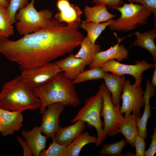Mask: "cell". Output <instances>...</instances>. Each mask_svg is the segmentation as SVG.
<instances>
[{
	"label": "cell",
	"mask_w": 156,
	"mask_h": 156,
	"mask_svg": "<svg viewBox=\"0 0 156 156\" xmlns=\"http://www.w3.org/2000/svg\"><path fill=\"white\" fill-rule=\"evenodd\" d=\"M97 142V137L90 135L88 131L83 132L67 146V156H78L86 145L89 143L96 144Z\"/></svg>",
	"instance_id": "cb8c5ba5"
},
{
	"label": "cell",
	"mask_w": 156,
	"mask_h": 156,
	"mask_svg": "<svg viewBox=\"0 0 156 156\" xmlns=\"http://www.w3.org/2000/svg\"><path fill=\"white\" fill-rule=\"evenodd\" d=\"M151 141L148 149L145 151V156H153L156 153V128L155 127L153 134L151 135Z\"/></svg>",
	"instance_id": "836d02e7"
},
{
	"label": "cell",
	"mask_w": 156,
	"mask_h": 156,
	"mask_svg": "<svg viewBox=\"0 0 156 156\" xmlns=\"http://www.w3.org/2000/svg\"><path fill=\"white\" fill-rule=\"evenodd\" d=\"M95 5L104 4L110 8L116 9L121 7L124 4L123 0H92Z\"/></svg>",
	"instance_id": "d6a6232c"
},
{
	"label": "cell",
	"mask_w": 156,
	"mask_h": 156,
	"mask_svg": "<svg viewBox=\"0 0 156 156\" xmlns=\"http://www.w3.org/2000/svg\"><path fill=\"white\" fill-rule=\"evenodd\" d=\"M56 7L59 12L55 18L58 21L67 25L75 22H81L82 11L77 5L71 3L69 0H58Z\"/></svg>",
	"instance_id": "5bb4252c"
},
{
	"label": "cell",
	"mask_w": 156,
	"mask_h": 156,
	"mask_svg": "<svg viewBox=\"0 0 156 156\" xmlns=\"http://www.w3.org/2000/svg\"><path fill=\"white\" fill-rule=\"evenodd\" d=\"M140 115L141 114L137 115L132 113L125 116L118 128V133L123 135L128 143L133 147H134L135 137L138 133L137 120Z\"/></svg>",
	"instance_id": "ffe728a7"
},
{
	"label": "cell",
	"mask_w": 156,
	"mask_h": 156,
	"mask_svg": "<svg viewBox=\"0 0 156 156\" xmlns=\"http://www.w3.org/2000/svg\"><path fill=\"white\" fill-rule=\"evenodd\" d=\"M136 39L133 44V46H138L148 51L152 55L154 63H156V45L155 40L156 37V29L144 32L134 33Z\"/></svg>",
	"instance_id": "44dd1931"
},
{
	"label": "cell",
	"mask_w": 156,
	"mask_h": 156,
	"mask_svg": "<svg viewBox=\"0 0 156 156\" xmlns=\"http://www.w3.org/2000/svg\"><path fill=\"white\" fill-rule=\"evenodd\" d=\"M155 68L152 78L151 83L154 87L156 86V65L154 67Z\"/></svg>",
	"instance_id": "d590c367"
},
{
	"label": "cell",
	"mask_w": 156,
	"mask_h": 156,
	"mask_svg": "<svg viewBox=\"0 0 156 156\" xmlns=\"http://www.w3.org/2000/svg\"><path fill=\"white\" fill-rule=\"evenodd\" d=\"M103 105L102 97L99 90L95 95L86 100L84 106L70 121L71 122L74 123L81 120L87 122L90 127L95 128L97 135V142L96 146H99L106 139L107 135L103 129V122L101 119Z\"/></svg>",
	"instance_id": "8992f818"
},
{
	"label": "cell",
	"mask_w": 156,
	"mask_h": 156,
	"mask_svg": "<svg viewBox=\"0 0 156 156\" xmlns=\"http://www.w3.org/2000/svg\"><path fill=\"white\" fill-rule=\"evenodd\" d=\"M81 23L66 25L52 18L44 27L16 40L0 38V53L22 71L51 62L73 51L83 38Z\"/></svg>",
	"instance_id": "6da1fadb"
},
{
	"label": "cell",
	"mask_w": 156,
	"mask_h": 156,
	"mask_svg": "<svg viewBox=\"0 0 156 156\" xmlns=\"http://www.w3.org/2000/svg\"><path fill=\"white\" fill-rule=\"evenodd\" d=\"M55 63L64 72V75L72 80L84 70L87 65L83 60L75 57L73 54Z\"/></svg>",
	"instance_id": "e0dca14e"
},
{
	"label": "cell",
	"mask_w": 156,
	"mask_h": 156,
	"mask_svg": "<svg viewBox=\"0 0 156 156\" xmlns=\"http://www.w3.org/2000/svg\"><path fill=\"white\" fill-rule=\"evenodd\" d=\"M61 72L56 64L51 62L22 71L20 75L24 83L34 89L47 84Z\"/></svg>",
	"instance_id": "ba28073f"
},
{
	"label": "cell",
	"mask_w": 156,
	"mask_h": 156,
	"mask_svg": "<svg viewBox=\"0 0 156 156\" xmlns=\"http://www.w3.org/2000/svg\"><path fill=\"white\" fill-rule=\"evenodd\" d=\"M120 97L122 104L120 112L125 116L132 113L138 115L140 114V109L144 106V91L141 86L131 84L129 79L125 80Z\"/></svg>",
	"instance_id": "30bf717a"
},
{
	"label": "cell",
	"mask_w": 156,
	"mask_h": 156,
	"mask_svg": "<svg viewBox=\"0 0 156 156\" xmlns=\"http://www.w3.org/2000/svg\"><path fill=\"white\" fill-rule=\"evenodd\" d=\"M106 5L104 4L95 5L93 7L86 5L84 9L85 21L95 23H101L107 21L114 18L116 16L109 12Z\"/></svg>",
	"instance_id": "7402d4cb"
},
{
	"label": "cell",
	"mask_w": 156,
	"mask_h": 156,
	"mask_svg": "<svg viewBox=\"0 0 156 156\" xmlns=\"http://www.w3.org/2000/svg\"><path fill=\"white\" fill-rule=\"evenodd\" d=\"M114 34L118 39L117 43L105 51L98 53L89 66L90 68L97 66L101 67L104 63L112 59H116L120 62L128 58L129 51L127 49L123 44H120L124 38H119L116 33Z\"/></svg>",
	"instance_id": "7c38bea8"
},
{
	"label": "cell",
	"mask_w": 156,
	"mask_h": 156,
	"mask_svg": "<svg viewBox=\"0 0 156 156\" xmlns=\"http://www.w3.org/2000/svg\"><path fill=\"white\" fill-rule=\"evenodd\" d=\"M22 112L0 108V132L2 136L13 134L23 127L24 118Z\"/></svg>",
	"instance_id": "4fadbf2b"
},
{
	"label": "cell",
	"mask_w": 156,
	"mask_h": 156,
	"mask_svg": "<svg viewBox=\"0 0 156 156\" xmlns=\"http://www.w3.org/2000/svg\"><path fill=\"white\" fill-rule=\"evenodd\" d=\"M7 1H8V0H7Z\"/></svg>",
	"instance_id": "f35d334b"
},
{
	"label": "cell",
	"mask_w": 156,
	"mask_h": 156,
	"mask_svg": "<svg viewBox=\"0 0 156 156\" xmlns=\"http://www.w3.org/2000/svg\"><path fill=\"white\" fill-rule=\"evenodd\" d=\"M1 153L0 152V156H1Z\"/></svg>",
	"instance_id": "74e56055"
},
{
	"label": "cell",
	"mask_w": 156,
	"mask_h": 156,
	"mask_svg": "<svg viewBox=\"0 0 156 156\" xmlns=\"http://www.w3.org/2000/svg\"><path fill=\"white\" fill-rule=\"evenodd\" d=\"M103 79L105 84L111 93L113 103L115 105H117L120 103L121 94L126 80L125 75L105 72Z\"/></svg>",
	"instance_id": "d6986e66"
},
{
	"label": "cell",
	"mask_w": 156,
	"mask_h": 156,
	"mask_svg": "<svg viewBox=\"0 0 156 156\" xmlns=\"http://www.w3.org/2000/svg\"><path fill=\"white\" fill-rule=\"evenodd\" d=\"M86 125L85 122L78 120L72 125L61 127L52 137V140L59 144L67 146L83 132Z\"/></svg>",
	"instance_id": "9a60e30c"
},
{
	"label": "cell",
	"mask_w": 156,
	"mask_h": 156,
	"mask_svg": "<svg viewBox=\"0 0 156 156\" xmlns=\"http://www.w3.org/2000/svg\"><path fill=\"white\" fill-rule=\"evenodd\" d=\"M99 90L103 101L101 116L104 118L103 131L107 136H114L118 133L119 125L124 118L120 112V104L114 105L111 93L104 83L100 85Z\"/></svg>",
	"instance_id": "52a82bcc"
},
{
	"label": "cell",
	"mask_w": 156,
	"mask_h": 156,
	"mask_svg": "<svg viewBox=\"0 0 156 156\" xmlns=\"http://www.w3.org/2000/svg\"><path fill=\"white\" fill-rule=\"evenodd\" d=\"M114 21V20L111 19L105 22L95 23L83 20L81 22L80 26L87 31V36L91 42L93 43H95L103 31Z\"/></svg>",
	"instance_id": "d4e9b609"
},
{
	"label": "cell",
	"mask_w": 156,
	"mask_h": 156,
	"mask_svg": "<svg viewBox=\"0 0 156 156\" xmlns=\"http://www.w3.org/2000/svg\"><path fill=\"white\" fill-rule=\"evenodd\" d=\"M31 0L25 7L18 10L15 15L16 29L20 35H25L44 27L52 18V12L47 9L38 11Z\"/></svg>",
	"instance_id": "277c9868"
},
{
	"label": "cell",
	"mask_w": 156,
	"mask_h": 156,
	"mask_svg": "<svg viewBox=\"0 0 156 156\" xmlns=\"http://www.w3.org/2000/svg\"><path fill=\"white\" fill-rule=\"evenodd\" d=\"M8 5L6 8L10 22L12 25L16 23L15 19L17 12L20 9L24 8L29 3L28 0H8Z\"/></svg>",
	"instance_id": "f1b7e54d"
},
{
	"label": "cell",
	"mask_w": 156,
	"mask_h": 156,
	"mask_svg": "<svg viewBox=\"0 0 156 156\" xmlns=\"http://www.w3.org/2000/svg\"><path fill=\"white\" fill-rule=\"evenodd\" d=\"M12 25L6 8L0 4V38L13 35L14 27Z\"/></svg>",
	"instance_id": "484cf974"
},
{
	"label": "cell",
	"mask_w": 156,
	"mask_h": 156,
	"mask_svg": "<svg viewBox=\"0 0 156 156\" xmlns=\"http://www.w3.org/2000/svg\"><path fill=\"white\" fill-rule=\"evenodd\" d=\"M65 107L60 103L51 104L42 114V123L39 127L42 133L47 138H52L61 127L59 124L60 117Z\"/></svg>",
	"instance_id": "8fae6325"
},
{
	"label": "cell",
	"mask_w": 156,
	"mask_h": 156,
	"mask_svg": "<svg viewBox=\"0 0 156 156\" xmlns=\"http://www.w3.org/2000/svg\"><path fill=\"white\" fill-rule=\"evenodd\" d=\"M156 65V63H150L145 59L136 61L135 64L133 65L122 64L114 59H112L104 63L101 67L105 72H110L119 75H130L135 79L134 84L140 86H141L143 79V72L154 67Z\"/></svg>",
	"instance_id": "9c48e42d"
},
{
	"label": "cell",
	"mask_w": 156,
	"mask_h": 156,
	"mask_svg": "<svg viewBox=\"0 0 156 156\" xmlns=\"http://www.w3.org/2000/svg\"><path fill=\"white\" fill-rule=\"evenodd\" d=\"M116 9L120 12V16L108 26L112 30L124 32L135 29L138 25L146 24L152 13L144 6L131 2L124 3Z\"/></svg>",
	"instance_id": "5b68a950"
},
{
	"label": "cell",
	"mask_w": 156,
	"mask_h": 156,
	"mask_svg": "<svg viewBox=\"0 0 156 156\" xmlns=\"http://www.w3.org/2000/svg\"><path fill=\"white\" fill-rule=\"evenodd\" d=\"M80 45V48L75 56L83 60L87 65L90 66L96 54L101 51L100 46L92 43L87 36L83 38Z\"/></svg>",
	"instance_id": "603a6c76"
},
{
	"label": "cell",
	"mask_w": 156,
	"mask_h": 156,
	"mask_svg": "<svg viewBox=\"0 0 156 156\" xmlns=\"http://www.w3.org/2000/svg\"><path fill=\"white\" fill-rule=\"evenodd\" d=\"M105 72L101 67L97 66L81 72L72 81L75 84L93 79L103 78Z\"/></svg>",
	"instance_id": "83f0119b"
},
{
	"label": "cell",
	"mask_w": 156,
	"mask_h": 156,
	"mask_svg": "<svg viewBox=\"0 0 156 156\" xmlns=\"http://www.w3.org/2000/svg\"><path fill=\"white\" fill-rule=\"evenodd\" d=\"M39 99L33 92V89L23 81L20 75L6 82L0 92V108L12 111L40 108Z\"/></svg>",
	"instance_id": "3957f363"
},
{
	"label": "cell",
	"mask_w": 156,
	"mask_h": 156,
	"mask_svg": "<svg viewBox=\"0 0 156 156\" xmlns=\"http://www.w3.org/2000/svg\"><path fill=\"white\" fill-rule=\"evenodd\" d=\"M16 138L18 143L22 146L23 151V156H31L32 153L28 144L25 140H24L18 136H16Z\"/></svg>",
	"instance_id": "e575fe53"
},
{
	"label": "cell",
	"mask_w": 156,
	"mask_h": 156,
	"mask_svg": "<svg viewBox=\"0 0 156 156\" xmlns=\"http://www.w3.org/2000/svg\"><path fill=\"white\" fill-rule=\"evenodd\" d=\"M39 126H36L29 131L23 130L21 134L25 139L34 156H39L46 147L47 138L42 134Z\"/></svg>",
	"instance_id": "ac0fdd59"
},
{
	"label": "cell",
	"mask_w": 156,
	"mask_h": 156,
	"mask_svg": "<svg viewBox=\"0 0 156 156\" xmlns=\"http://www.w3.org/2000/svg\"><path fill=\"white\" fill-rule=\"evenodd\" d=\"M8 4L7 0H0V4H1L6 8L8 7Z\"/></svg>",
	"instance_id": "8d00e7d4"
},
{
	"label": "cell",
	"mask_w": 156,
	"mask_h": 156,
	"mask_svg": "<svg viewBox=\"0 0 156 156\" xmlns=\"http://www.w3.org/2000/svg\"><path fill=\"white\" fill-rule=\"evenodd\" d=\"M128 143L124 138L114 143H105L99 153L106 156H122V151Z\"/></svg>",
	"instance_id": "4316f807"
},
{
	"label": "cell",
	"mask_w": 156,
	"mask_h": 156,
	"mask_svg": "<svg viewBox=\"0 0 156 156\" xmlns=\"http://www.w3.org/2000/svg\"><path fill=\"white\" fill-rule=\"evenodd\" d=\"M146 145L145 139L138 133L135 137L134 141V146L135 147L136 151L134 156H144Z\"/></svg>",
	"instance_id": "4dcf8cb0"
},
{
	"label": "cell",
	"mask_w": 156,
	"mask_h": 156,
	"mask_svg": "<svg viewBox=\"0 0 156 156\" xmlns=\"http://www.w3.org/2000/svg\"><path fill=\"white\" fill-rule=\"evenodd\" d=\"M67 146L59 144L52 140L48 148L41 151L39 156H67Z\"/></svg>",
	"instance_id": "f546056e"
},
{
	"label": "cell",
	"mask_w": 156,
	"mask_h": 156,
	"mask_svg": "<svg viewBox=\"0 0 156 156\" xmlns=\"http://www.w3.org/2000/svg\"><path fill=\"white\" fill-rule=\"evenodd\" d=\"M144 98V108L143 114L141 116H139L137 120L138 131V134L147 139L148 132L146 128L147 122L151 115V105L150 104L151 98L155 95V87L152 85L150 81L147 79Z\"/></svg>",
	"instance_id": "2e32d148"
},
{
	"label": "cell",
	"mask_w": 156,
	"mask_h": 156,
	"mask_svg": "<svg viewBox=\"0 0 156 156\" xmlns=\"http://www.w3.org/2000/svg\"><path fill=\"white\" fill-rule=\"evenodd\" d=\"M129 2L140 3L149 9L154 16V26H156V0H128Z\"/></svg>",
	"instance_id": "1f68e13d"
},
{
	"label": "cell",
	"mask_w": 156,
	"mask_h": 156,
	"mask_svg": "<svg viewBox=\"0 0 156 156\" xmlns=\"http://www.w3.org/2000/svg\"><path fill=\"white\" fill-rule=\"evenodd\" d=\"M73 80L65 76L62 72L58 73L49 82L33 89L34 95L40 101V113L49 105L59 103L75 107L81 103Z\"/></svg>",
	"instance_id": "7a4b0ae2"
}]
</instances>
